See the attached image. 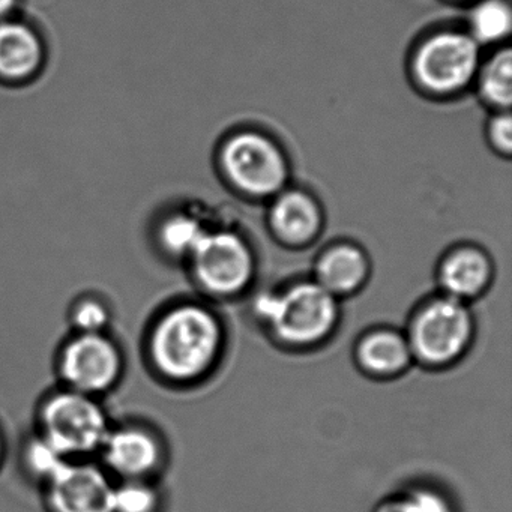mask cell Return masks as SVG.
I'll use <instances>...</instances> for the list:
<instances>
[{
    "label": "cell",
    "mask_w": 512,
    "mask_h": 512,
    "mask_svg": "<svg viewBox=\"0 0 512 512\" xmlns=\"http://www.w3.org/2000/svg\"><path fill=\"white\" fill-rule=\"evenodd\" d=\"M217 317L197 304H176L158 313L143 338V356L158 379L185 385L202 377L217 359Z\"/></svg>",
    "instance_id": "obj_1"
},
{
    "label": "cell",
    "mask_w": 512,
    "mask_h": 512,
    "mask_svg": "<svg viewBox=\"0 0 512 512\" xmlns=\"http://www.w3.org/2000/svg\"><path fill=\"white\" fill-rule=\"evenodd\" d=\"M112 424L104 400L55 385L38 400L32 431L67 460H92Z\"/></svg>",
    "instance_id": "obj_2"
},
{
    "label": "cell",
    "mask_w": 512,
    "mask_h": 512,
    "mask_svg": "<svg viewBox=\"0 0 512 512\" xmlns=\"http://www.w3.org/2000/svg\"><path fill=\"white\" fill-rule=\"evenodd\" d=\"M56 385L104 400L127 373L121 341L109 332H70L55 353Z\"/></svg>",
    "instance_id": "obj_3"
},
{
    "label": "cell",
    "mask_w": 512,
    "mask_h": 512,
    "mask_svg": "<svg viewBox=\"0 0 512 512\" xmlns=\"http://www.w3.org/2000/svg\"><path fill=\"white\" fill-rule=\"evenodd\" d=\"M259 313L284 343H319L337 322L335 296L317 283H301L281 295L259 299Z\"/></svg>",
    "instance_id": "obj_4"
},
{
    "label": "cell",
    "mask_w": 512,
    "mask_h": 512,
    "mask_svg": "<svg viewBox=\"0 0 512 512\" xmlns=\"http://www.w3.org/2000/svg\"><path fill=\"white\" fill-rule=\"evenodd\" d=\"M412 71L424 91L442 97L457 94L478 76L479 44L461 32L431 35L416 50Z\"/></svg>",
    "instance_id": "obj_5"
},
{
    "label": "cell",
    "mask_w": 512,
    "mask_h": 512,
    "mask_svg": "<svg viewBox=\"0 0 512 512\" xmlns=\"http://www.w3.org/2000/svg\"><path fill=\"white\" fill-rule=\"evenodd\" d=\"M221 167L233 187L253 197L275 196L289 178L281 149L256 131H242L224 143Z\"/></svg>",
    "instance_id": "obj_6"
},
{
    "label": "cell",
    "mask_w": 512,
    "mask_h": 512,
    "mask_svg": "<svg viewBox=\"0 0 512 512\" xmlns=\"http://www.w3.org/2000/svg\"><path fill=\"white\" fill-rule=\"evenodd\" d=\"M166 457V443L157 428L140 418H128L113 421L97 460L115 481H158Z\"/></svg>",
    "instance_id": "obj_7"
},
{
    "label": "cell",
    "mask_w": 512,
    "mask_h": 512,
    "mask_svg": "<svg viewBox=\"0 0 512 512\" xmlns=\"http://www.w3.org/2000/svg\"><path fill=\"white\" fill-rule=\"evenodd\" d=\"M472 337V319L463 302L446 296L425 305L410 326L412 355L425 364L443 365L457 359Z\"/></svg>",
    "instance_id": "obj_8"
},
{
    "label": "cell",
    "mask_w": 512,
    "mask_h": 512,
    "mask_svg": "<svg viewBox=\"0 0 512 512\" xmlns=\"http://www.w3.org/2000/svg\"><path fill=\"white\" fill-rule=\"evenodd\" d=\"M115 479L92 460H68L41 485L47 512H113Z\"/></svg>",
    "instance_id": "obj_9"
},
{
    "label": "cell",
    "mask_w": 512,
    "mask_h": 512,
    "mask_svg": "<svg viewBox=\"0 0 512 512\" xmlns=\"http://www.w3.org/2000/svg\"><path fill=\"white\" fill-rule=\"evenodd\" d=\"M188 262L200 287L214 295L239 292L253 275V254L235 233L206 232Z\"/></svg>",
    "instance_id": "obj_10"
},
{
    "label": "cell",
    "mask_w": 512,
    "mask_h": 512,
    "mask_svg": "<svg viewBox=\"0 0 512 512\" xmlns=\"http://www.w3.org/2000/svg\"><path fill=\"white\" fill-rule=\"evenodd\" d=\"M269 220L275 235L292 245L313 241L322 226L319 205L313 197L296 190L278 194Z\"/></svg>",
    "instance_id": "obj_11"
},
{
    "label": "cell",
    "mask_w": 512,
    "mask_h": 512,
    "mask_svg": "<svg viewBox=\"0 0 512 512\" xmlns=\"http://www.w3.org/2000/svg\"><path fill=\"white\" fill-rule=\"evenodd\" d=\"M43 47L32 29L20 23H0V76L26 79L40 68Z\"/></svg>",
    "instance_id": "obj_12"
},
{
    "label": "cell",
    "mask_w": 512,
    "mask_h": 512,
    "mask_svg": "<svg viewBox=\"0 0 512 512\" xmlns=\"http://www.w3.org/2000/svg\"><path fill=\"white\" fill-rule=\"evenodd\" d=\"M490 277V260L475 248L455 251L440 268V284L448 296L458 301L479 295Z\"/></svg>",
    "instance_id": "obj_13"
},
{
    "label": "cell",
    "mask_w": 512,
    "mask_h": 512,
    "mask_svg": "<svg viewBox=\"0 0 512 512\" xmlns=\"http://www.w3.org/2000/svg\"><path fill=\"white\" fill-rule=\"evenodd\" d=\"M317 281L331 295H346L362 286L368 275V260L352 245H338L320 257Z\"/></svg>",
    "instance_id": "obj_14"
},
{
    "label": "cell",
    "mask_w": 512,
    "mask_h": 512,
    "mask_svg": "<svg viewBox=\"0 0 512 512\" xmlns=\"http://www.w3.org/2000/svg\"><path fill=\"white\" fill-rule=\"evenodd\" d=\"M412 359L409 343L395 332L380 331L368 335L358 347V361L368 373L392 376L401 373Z\"/></svg>",
    "instance_id": "obj_15"
},
{
    "label": "cell",
    "mask_w": 512,
    "mask_h": 512,
    "mask_svg": "<svg viewBox=\"0 0 512 512\" xmlns=\"http://www.w3.org/2000/svg\"><path fill=\"white\" fill-rule=\"evenodd\" d=\"M208 230L187 214H175L161 221L155 239L161 253L170 259H190Z\"/></svg>",
    "instance_id": "obj_16"
},
{
    "label": "cell",
    "mask_w": 512,
    "mask_h": 512,
    "mask_svg": "<svg viewBox=\"0 0 512 512\" xmlns=\"http://www.w3.org/2000/svg\"><path fill=\"white\" fill-rule=\"evenodd\" d=\"M479 92L485 103L506 112L512 103V52L502 49L479 67Z\"/></svg>",
    "instance_id": "obj_17"
},
{
    "label": "cell",
    "mask_w": 512,
    "mask_h": 512,
    "mask_svg": "<svg viewBox=\"0 0 512 512\" xmlns=\"http://www.w3.org/2000/svg\"><path fill=\"white\" fill-rule=\"evenodd\" d=\"M20 469L38 487L46 484L68 461L52 445L31 431L20 446Z\"/></svg>",
    "instance_id": "obj_18"
},
{
    "label": "cell",
    "mask_w": 512,
    "mask_h": 512,
    "mask_svg": "<svg viewBox=\"0 0 512 512\" xmlns=\"http://www.w3.org/2000/svg\"><path fill=\"white\" fill-rule=\"evenodd\" d=\"M70 332H109L112 331V304L100 293L86 292L77 296L67 313Z\"/></svg>",
    "instance_id": "obj_19"
},
{
    "label": "cell",
    "mask_w": 512,
    "mask_h": 512,
    "mask_svg": "<svg viewBox=\"0 0 512 512\" xmlns=\"http://www.w3.org/2000/svg\"><path fill=\"white\" fill-rule=\"evenodd\" d=\"M511 28V8L505 0H484L470 14V35L478 44L497 43L508 37Z\"/></svg>",
    "instance_id": "obj_20"
},
{
    "label": "cell",
    "mask_w": 512,
    "mask_h": 512,
    "mask_svg": "<svg viewBox=\"0 0 512 512\" xmlns=\"http://www.w3.org/2000/svg\"><path fill=\"white\" fill-rule=\"evenodd\" d=\"M164 499L158 481H116L113 512H163Z\"/></svg>",
    "instance_id": "obj_21"
},
{
    "label": "cell",
    "mask_w": 512,
    "mask_h": 512,
    "mask_svg": "<svg viewBox=\"0 0 512 512\" xmlns=\"http://www.w3.org/2000/svg\"><path fill=\"white\" fill-rule=\"evenodd\" d=\"M374 512H452V506L437 491L416 488L403 496L385 500Z\"/></svg>",
    "instance_id": "obj_22"
},
{
    "label": "cell",
    "mask_w": 512,
    "mask_h": 512,
    "mask_svg": "<svg viewBox=\"0 0 512 512\" xmlns=\"http://www.w3.org/2000/svg\"><path fill=\"white\" fill-rule=\"evenodd\" d=\"M488 139L499 154L509 157L512 152V118L509 110L497 113L488 125Z\"/></svg>",
    "instance_id": "obj_23"
},
{
    "label": "cell",
    "mask_w": 512,
    "mask_h": 512,
    "mask_svg": "<svg viewBox=\"0 0 512 512\" xmlns=\"http://www.w3.org/2000/svg\"><path fill=\"white\" fill-rule=\"evenodd\" d=\"M8 457V436L4 424L0 421V470L4 469Z\"/></svg>",
    "instance_id": "obj_24"
},
{
    "label": "cell",
    "mask_w": 512,
    "mask_h": 512,
    "mask_svg": "<svg viewBox=\"0 0 512 512\" xmlns=\"http://www.w3.org/2000/svg\"><path fill=\"white\" fill-rule=\"evenodd\" d=\"M16 5V0H0V19L8 16Z\"/></svg>",
    "instance_id": "obj_25"
}]
</instances>
